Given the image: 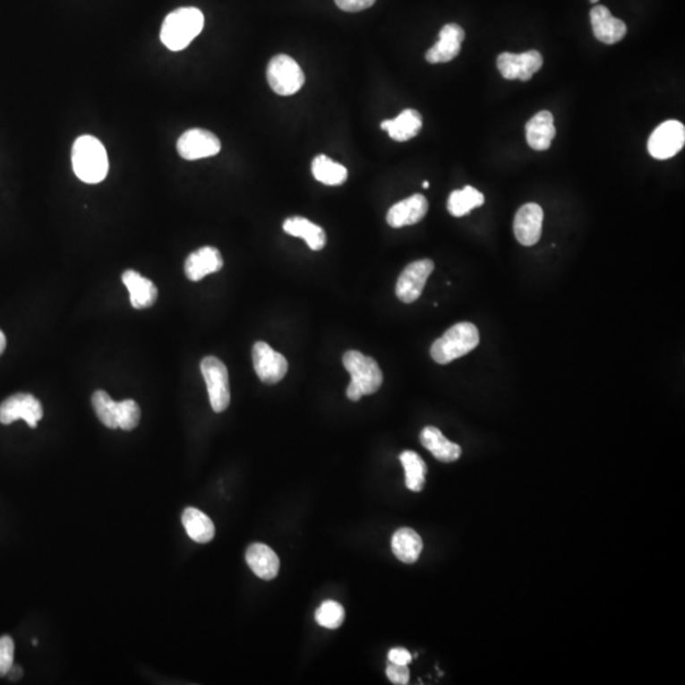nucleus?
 Segmentation results:
<instances>
[{
	"label": "nucleus",
	"instance_id": "obj_1",
	"mask_svg": "<svg viewBox=\"0 0 685 685\" xmlns=\"http://www.w3.org/2000/svg\"><path fill=\"white\" fill-rule=\"evenodd\" d=\"M73 169L81 182L97 184L109 170L106 148L97 137L83 135L75 140L72 151Z\"/></svg>",
	"mask_w": 685,
	"mask_h": 685
},
{
	"label": "nucleus",
	"instance_id": "obj_2",
	"mask_svg": "<svg viewBox=\"0 0 685 685\" xmlns=\"http://www.w3.org/2000/svg\"><path fill=\"white\" fill-rule=\"evenodd\" d=\"M205 17L194 7L176 9L167 14L160 30V39L169 50H184L202 32Z\"/></svg>",
	"mask_w": 685,
	"mask_h": 685
},
{
	"label": "nucleus",
	"instance_id": "obj_3",
	"mask_svg": "<svg viewBox=\"0 0 685 685\" xmlns=\"http://www.w3.org/2000/svg\"><path fill=\"white\" fill-rule=\"evenodd\" d=\"M343 364L352 377L347 389L349 400L358 401L362 396L379 391L383 382V373L373 358L367 357L358 350H348L343 355Z\"/></svg>",
	"mask_w": 685,
	"mask_h": 685
},
{
	"label": "nucleus",
	"instance_id": "obj_4",
	"mask_svg": "<svg viewBox=\"0 0 685 685\" xmlns=\"http://www.w3.org/2000/svg\"><path fill=\"white\" fill-rule=\"evenodd\" d=\"M480 343V334L472 322H458L450 328L443 337L435 340L431 355L438 364H449L457 358L464 357Z\"/></svg>",
	"mask_w": 685,
	"mask_h": 685
},
{
	"label": "nucleus",
	"instance_id": "obj_5",
	"mask_svg": "<svg viewBox=\"0 0 685 685\" xmlns=\"http://www.w3.org/2000/svg\"><path fill=\"white\" fill-rule=\"evenodd\" d=\"M267 79L274 93L283 97L294 96L304 83L303 69L287 55H277L270 61Z\"/></svg>",
	"mask_w": 685,
	"mask_h": 685
},
{
	"label": "nucleus",
	"instance_id": "obj_6",
	"mask_svg": "<svg viewBox=\"0 0 685 685\" xmlns=\"http://www.w3.org/2000/svg\"><path fill=\"white\" fill-rule=\"evenodd\" d=\"M201 372L205 379L210 403L215 413H222L230 405V386L227 365L220 359L206 357L201 362Z\"/></svg>",
	"mask_w": 685,
	"mask_h": 685
},
{
	"label": "nucleus",
	"instance_id": "obj_7",
	"mask_svg": "<svg viewBox=\"0 0 685 685\" xmlns=\"http://www.w3.org/2000/svg\"><path fill=\"white\" fill-rule=\"evenodd\" d=\"M685 129L681 122L670 120L664 122L651 133L647 142V150L657 160H666L677 155L683 149Z\"/></svg>",
	"mask_w": 685,
	"mask_h": 685
},
{
	"label": "nucleus",
	"instance_id": "obj_8",
	"mask_svg": "<svg viewBox=\"0 0 685 685\" xmlns=\"http://www.w3.org/2000/svg\"><path fill=\"white\" fill-rule=\"evenodd\" d=\"M434 270L431 259H420L405 268L396 283V296L404 304L415 303L422 296L429 276Z\"/></svg>",
	"mask_w": 685,
	"mask_h": 685
},
{
	"label": "nucleus",
	"instance_id": "obj_9",
	"mask_svg": "<svg viewBox=\"0 0 685 685\" xmlns=\"http://www.w3.org/2000/svg\"><path fill=\"white\" fill-rule=\"evenodd\" d=\"M176 150L185 160L205 159L215 157L221 150V141L215 133L202 129H192L185 131L178 142Z\"/></svg>",
	"mask_w": 685,
	"mask_h": 685
},
{
	"label": "nucleus",
	"instance_id": "obj_10",
	"mask_svg": "<svg viewBox=\"0 0 685 685\" xmlns=\"http://www.w3.org/2000/svg\"><path fill=\"white\" fill-rule=\"evenodd\" d=\"M253 364L259 379L268 385L278 383L288 371L285 355L276 352L266 342H257L253 347Z\"/></svg>",
	"mask_w": 685,
	"mask_h": 685
},
{
	"label": "nucleus",
	"instance_id": "obj_11",
	"mask_svg": "<svg viewBox=\"0 0 685 685\" xmlns=\"http://www.w3.org/2000/svg\"><path fill=\"white\" fill-rule=\"evenodd\" d=\"M42 416L44 410L41 403L30 394H15L0 405V423L4 425L22 419L30 428H36Z\"/></svg>",
	"mask_w": 685,
	"mask_h": 685
},
{
	"label": "nucleus",
	"instance_id": "obj_12",
	"mask_svg": "<svg viewBox=\"0 0 685 685\" xmlns=\"http://www.w3.org/2000/svg\"><path fill=\"white\" fill-rule=\"evenodd\" d=\"M496 64L502 78L527 81H531L532 76L542 68L544 57L535 50L523 54L502 53L499 55Z\"/></svg>",
	"mask_w": 685,
	"mask_h": 685
},
{
	"label": "nucleus",
	"instance_id": "obj_13",
	"mask_svg": "<svg viewBox=\"0 0 685 685\" xmlns=\"http://www.w3.org/2000/svg\"><path fill=\"white\" fill-rule=\"evenodd\" d=\"M544 224V210L537 203H527L520 207L514 218V235L525 246L540 242Z\"/></svg>",
	"mask_w": 685,
	"mask_h": 685
},
{
	"label": "nucleus",
	"instance_id": "obj_14",
	"mask_svg": "<svg viewBox=\"0 0 685 685\" xmlns=\"http://www.w3.org/2000/svg\"><path fill=\"white\" fill-rule=\"evenodd\" d=\"M465 39V30L456 23L446 24L440 32V41L429 48L425 59L431 64L450 63L458 56Z\"/></svg>",
	"mask_w": 685,
	"mask_h": 685
},
{
	"label": "nucleus",
	"instance_id": "obj_15",
	"mask_svg": "<svg viewBox=\"0 0 685 685\" xmlns=\"http://www.w3.org/2000/svg\"><path fill=\"white\" fill-rule=\"evenodd\" d=\"M428 207V201L423 194H414L392 206L386 220L394 228L415 225L425 218Z\"/></svg>",
	"mask_w": 685,
	"mask_h": 685
},
{
	"label": "nucleus",
	"instance_id": "obj_16",
	"mask_svg": "<svg viewBox=\"0 0 685 685\" xmlns=\"http://www.w3.org/2000/svg\"><path fill=\"white\" fill-rule=\"evenodd\" d=\"M590 21H592L594 36L603 44H617L626 36V23L614 18L604 5H595L592 9Z\"/></svg>",
	"mask_w": 685,
	"mask_h": 685
},
{
	"label": "nucleus",
	"instance_id": "obj_17",
	"mask_svg": "<svg viewBox=\"0 0 685 685\" xmlns=\"http://www.w3.org/2000/svg\"><path fill=\"white\" fill-rule=\"evenodd\" d=\"M224 266V259L218 249L213 246H203L192 253L184 264V272L188 279L198 282L205 278L207 274L216 273Z\"/></svg>",
	"mask_w": 685,
	"mask_h": 685
},
{
	"label": "nucleus",
	"instance_id": "obj_18",
	"mask_svg": "<svg viewBox=\"0 0 685 685\" xmlns=\"http://www.w3.org/2000/svg\"><path fill=\"white\" fill-rule=\"evenodd\" d=\"M556 127L553 115L548 111L538 112L533 116L526 126L527 142L533 150L544 151L555 139Z\"/></svg>",
	"mask_w": 685,
	"mask_h": 685
},
{
	"label": "nucleus",
	"instance_id": "obj_19",
	"mask_svg": "<svg viewBox=\"0 0 685 685\" xmlns=\"http://www.w3.org/2000/svg\"><path fill=\"white\" fill-rule=\"evenodd\" d=\"M122 282L129 289L130 303L133 309H149L157 301L158 288L155 287L154 283L136 270H129L122 274Z\"/></svg>",
	"mask_w": 685,
	"mask_h": 685
},
{
	"label": "nucleus",
	"instance_id": "obj_20",
	"mask_svg": "<svg viewBox=\"0 0 685 685\" xmlns=\"http://www.w3.org/2000/svg\"><path fill=\"white\" fill-rule=\"evenodd\" d=\"M245 559L252 571L263 580H272L278 575V556L267 544H253L246 551Z\"/></svg>",
	"mask_w": 685,
	"mask_h": 685
},
{
	"label": "nucleus",
	"instance_id": "obj_21",
	"mask_svg": "<svg viewBox=\"0 0 685 685\" xmlns=\"http://www.w3.org/2000/svg\"><path fill=\"white\" fill-rule=\"evenodd\" d=\"M420 441L438 461L444 462V464L455 462L461 457V447L447 440L440 429L435 428V426H425L420 433Z\"/></svg>",
	"mask_w": 685,
	"mask_h": 685
},
{
	"label": "nucleus",
	"instance_id": "obj_22",
	"mask_svg": "<svg viewBox=\"0 0 685 685\" xmlns=\"http://www.w3.org/2000/svg\"><path fill=\"white\" fill-rule=\"evenodd\" d=\"M423 127L422 115L416 109L407 108L394 120H386L381 124V129L388 131L395 141L404 142L413 139Z\"/></svg>",
	"mask_w": 685,
	"mask_h": 685
},
{
	"label": "nucleus",
	"instance_id": "obj_23",
	"mask_svg": "<svg viewBox=\"0 0 685 685\" xmlns=\"http://www.w3.org/2000/svg\"><path fill=\"white\" fill-rule=\"evenodd\" d=\"M283 230L288 235L303 237L312 251H321V249L325 248V244H327V235H325L324 228L307 220V218H301V216L287 218L285 224H283Z\"/></svg>",
	"mask_w": 685,
	"mask_h": 685
},
{
	"label": "nucleus",
	"instance_id": "obj_24",
	"mask_svg": "<svg viewBox=\"0 0 685 685\" xmlns=\"http://www.w3.org/2000/svg\"><path fill=\"white\" fill-rule=\"evenodd\" d=\"M392 552L400 561L414 563L418 561L423 550L422 537L411 528H400L392 535Z\"/></svg>",
	"mask_w": 685,
	"mask_h": 685
},
{
	"label": "nucleus",
	"instance_id": "obj_25",
	"mask_svg": "<svg viewBox=\"0 0 685 685\" xmlns=\"http://www.w3.org/2000/svg\"><path fill=\"white\" fill-rule=\"evenodd\" d=\"M182 523L187 535L198 544H207L215 537L212 520L196 508H187L183 511Z\"/></svg>",
	"mask_w": 685,
	"mask_h": 685
},
{
	"label": "nucleus",
	"instance_id": "obj_26",
	"mask_svg": "<svg viewBox=\"0 0 685 685\" xmlns=\"http://www.w3.org/2000/svg\"><path fill=\"white\" fill-rule=\"evenodd\" d=\"M316 181L327 185H342L348 178V170L342 164L331 160L327 155H318L312 164Z\"/></svg>",
	"mask_w": 685,
	"mask_h": 685
},
{
	"label": "nucleus",
	"instance_id": "obj_27",
	"mask_svg": "<svg viewBox=\"0 0 685 685\" xmlns=\"http://www.w3.org/2000/svg\"><path fill=\"white\" fill-rule=\"evenodd\" d=\"M485 197L476 188L467 185L464 190L453 191L449 198V211L455 218H462L468 215L474 209L483 206Z\"/></svg>",
	"mask_w": 685,
	"mask_h": 685
},
{
	"label": "nucleus",
	"instance_id": "obj_28",
	"mask_svg": "<svg viewBox=\"0 0 685 685\" xmlns=\"http://www.w3.org/2000/svg\"><path fill=\"white\" fill-rule=\"evenodd\" d=\"M405 470V484L411 492H422L425 485L426 465L422 457L413 450H405L400 455Z\"/></svg>",
	"mask_w": 685,
	"mask_h": 685
},
{
	"label": "nucleus",
	"instance_id": "obj_29",
	"mask_svg": "<svg viewBox=\"0 0 685 685\" xmlns=\"http://www.w3.org/2000/svg\"><path fill=\"white\" fill-rule=\"evenodd\" d=\"M91 405L103 425L109 429L118 428V403L112 400L111 396L98 390L91 398Z\"/></svg>",
	"mask_w": 685,
	"mask_h": 685
},
{
	"label": "nucleus",
	"instance_id": "obj_30",
	"mask_svg": "<svg viewBox=\"0 0 685 685\" xmlns=\"http://www.w3.org/2000/svg\"><path fill=\"white\" fill-rule=\"evenodd\" d=\"M316 622L329 629H337L342 626L346 611L340 603L327 601L320 605L315 613Z\"/></svg>",
	"mask_w": 685,
	"mask_h": 685
},
{
	"label": "nucleus",
	"instance_id": "obj_31",
	"mask_svg": "<svg viewBox=\"0 0 685 685\" xmlns=\"http://www.w3.org/2000/svg\"><path fill=\"white\" fill-rule=\"evenodd\" d=\"M141 411L136 401L124 400L118 403V428L122 431H133L139 425Z\"/></svg>",
	"mask_w": 685,
	"mask_h": 685
},
{
	"label": "nucleus",
	"instance_id": "obj_32",
	"mask_svg": "<svg viewBox=\"0 0 685 685\" xmlns=\"http://www.w3.org/2000/svg\"><path fill=\"white\" fill-rule=\"evenodd\" d=\"M14 664V642L9 636L0 638V677H5Z\"/></svg>",
	"mask_w": 685,
	"mask_h": 685
},
{
	"label": "nucleus",
	"instance_id": "obj_33",
	"mask_svg": "<svg viewBox=\"0 0 685 685\" xmlns=\"http://www.w3.org/2000/svg\"><path fill=\"white\" fill-rule=\"evenodd\" d=\"M386 675H388L391 683L398 685H407L409 683L410 672L407 665L390 663L388 669H386Z\"/></svg>",
	"mask_w": 685,
	"mask_h": 685
},
{
	"label": "nucleus",
	"instance_id": "obj_34",
	"mask_svg": "<svg viewBox=\"0 0 685 685\" xmlns=\"http://www.w3.org/2000/svg\"><path fill=\"white\" fill-rule=\"evenodd\" d=\"M374 3H376V0H335V4L338 7L344 12H350V13H355V12L371 8Z\"/></svg>",
	"mask_w": 685,
	"mask_h": 685
},
{
	"label": "nucleus",
	"instance_id": "obj_35",
	"mask_svg": "<svg viewBox=\"0 0 685 685\" xmlns=\"http://www.w3.org/2000/svg\"><path fill=\"white\" fill-rule=\"evenodd\" d=\"M390 663L400 664V665H409L413 662V655L405 648H392L389 653Z\"/></svg>",
	"mask_w": 685,
	"mask_h": 685
},
{
	"label": "nucleus",
	"instance_id": "obj_36",
	"mask_svg": "<svg viewBox=\"0 0 685 685\" xmlns=\"http://www.w3.org/2000/svg\"><path fill=\"white\" fill-rule=\"evenodd\" d=\"M7 675L9 678H11V681H20V679L22 678L23 670L21 669L20 666L14 665L13 664V666L9 669Z\"/></svg>",
	"mask_w": 685,
	"mask_h": 685
},
{
	"label": "nucleus",
	"instance_id": "obj_37",
	"mask_svg": "<svg viewBox=\"0 0 685 685\" xmlns=\"http://www.w3.org/2000/svg\"><path fill=\"white\" fill-rule=\"evenodd\" d=\"M5 347H7V338H5L4 333L0 330V355L4 352Z\"/></svg>",
	"mask_w": 685,
	"mask_h": 685
},
{
	"label": "nucleus",
	"instance_id": "obj_38",
	"mask_svg": "<svg viewBox=\"0 0 685 685\" xmlns=\"http://www.w3.org/2000/svg\"><path fill=\"white\" fill-rule=\"evenodd\" d=\"M423 187L429 188V182L423 183Z\"/></svg>",
	"mask_w": 685,
	"mask_h": 685
},
{
	"label": "nucleus",
	"instance_id": "obj_39",
	"mask_svg": "<svg viewBox=\"0 0 685 685\" xmlns=\"http://www.w3.org/2000/svg\"><path fill=\"white\" fill-rule=\"evenodd\" d=\"M32 644H33V645H35V646H36V645H38V644H39V642H38V639H33V642H32Z\"/></svg>",
	"mask_w": 685,
	"mask_h": 685
},
{
	"label": "nucleus",
	"instance_id": "obj_40",
	"mask_svg": "<svg viewBox=\"0 0 685 685\" xmlns=\"http://www.w3.org/2000/svg\"><path fill=\"white\" fill-rule=\"evenodd\" d=\"M590 2H592V3H593V4H595V3H598V2H599V0H590Z\"/></svg>",
	"mask_w": 685,
	"mask_h": 685
}]
</instances>
